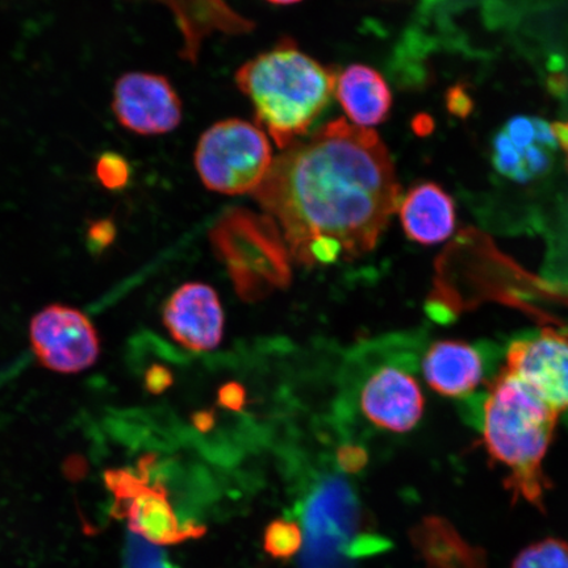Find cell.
Segmentation results:
<instances>
[{"label":"cell","instance_id":"44dd1931","mask_svg":"<svg viewBox=\"0 0 568 568\" xmlns=\"http://www.w3.org/2000/svg\"><path fill=\"white\" fill-rule=\"evenodd\" d=\"M337 464L347 474H358L368 464V454L358 445H344L337 450Z\"/></svg>","mask_w":568,"mask_h":568},{"label":"cell","instance_id":"30bf717a","mask_svg":"<svg viewBox=\"0 0 568 568\" xmlns=\"http://www.w3.org/2000/svg\"><path fill=\"white\" fill-rule=\"evenodd\" d=\"M551 125L541 118L515 116L497 132L493 145L496 172L528 183L550 172L558 149Z\"/></svg>","mask_w":568,"mask_h":568},{"label":"cell","instance_id":"52a82bcc","mask_svg":"<svg viewBox=\"0 0 568 568\" xmlns=\"http://www.w3.org/2000/svg\"><path fill=\"white\" fill-rule=\"evenodd\" d=\"M31 343L41 365L62 374L87 371L101 353L89 317L67 305H49L33 317Z\"/></svg>","mask_w":568,"mask_h":568},{"label":"cell","instance_id":"7a4b0ae2","mask_svg":"<svg viewBox=\"0 0 568 568\" xmlns=\"http://www.w3.org/2000/svg\"><path fill=\"white\" fill-rule=\"evenodd\" d=\"M558 412L515 376L503 371L488 385L483 406V444L504 468V487L514 501L545 513L551 483L544 460L556 432Z\"/></svg>","mask_w":568,"mask_h":568},{"label":"cell","instance_id":"e0dca14e","mask_svg":"<svg viewBox=\"0 0 568 568\" xmlns=\"http://www.w3.org/2000/svg\"><path fill=\"white\" fill-rule=\"evenodd\" d=\"M510 568H568V541L548 537L517 554Z\"/></svg>","mask_w":568,"mask_h":568},{"label":"cell","instance_id":"6da1fadb","mask_svg":"<svg viewBox=\"0 0 568 568\" xmlns=\"http://www.w3.org/2000/svg\"><path fill=\"white\" fill-rule=\"evenodd\" d=\"M253 196L303 264L317 239L336 240L345 260L372 252L402 187L379 134L337 119L283 149Z\"/></svg>","mask_w":568,"mask_h":568},{"label":"cell","instance_id":"d4e9b609","mask_svg":"<svg viewBox=\"0 0 568 568\" xmlns=\"http://www.w3.org/2000/svg\"><path fill=\"white\" fill-rule=\"evenodd\" d=\"M173 375L169 368L153 366L146 374V387L153 394H161L172 386Z\"/></svg>","mask_w":568,"mask_h":568},{"label":"cell","instance_id":"83f0119b","mask_svg":"<svg viewBox=\"0 0 568 568\" xmlns=\"http://www.w3.org/2000/svg\"><path fill=\"white\" fill-rule=\"evenodd\" d=\"M194 425L201 432H209L215 424V414L212 410L197 412L193 418Z\"/></svg>","mask_w":568,"mask_h":568},{"label":"cell","instance_id":"d6986e66","mask_svg":"<svg viewBox=\"0 0 568 568\" xmlns=\"http://www.w3.org/2000/svg\"><path fill=\"white\" fill-rule=\"evenodd\" d=\"M94 174L103 189L119 193L130 186L133 170L123 154L105 151L95 160Z\"/></svg>","mask_w":568,"mask_h":568},{"label":"cell","instance_id":"7c38bea8","mask_svg":"<svg viewBox=\"0 0 568 568\" xmlns=\"http://www.w3.org/2000/svg\"><path fill=\"white\" fill-rule=\"evenodd\" d=\"M424 404L414 376L395 367H383L374 374L361 395V407L368 420L395 433L414 429L422 420Z\"/></svg>","mask_w":568,"mask_h":568},{"label":"cell","instance_id":"4316f807","mask_svg":"<svg viewBox=\"0 0 568 568\" xmlns=\"http://www.w3.org/2000/svg\"><path fill=\"white\" fill-rule=\"evenodd\" d=\"M412 130L417 134V136L426 138L435 131V120L432 116L426 115V113H420L414 120H412Z\"/></svg>","mask_w":568,"mask_h":568},{"label":"cell","instance_id":"8fae6325","mask_svg":"<svg viewBox=\"0 0 568 568\" xmlns=\"http://www.w3.org/2000/svg\"><path fill=\"white\" fill-rule=\"evenodd\" d=\"M163 323L178 344L193 352L222 343L224 314L216 291L204 283H186L163 308Z\"/></svg>","mask_w":568,"mask_h":568},{"label":"cell","instance_id":"9c48e42d","mask_svg":"<svg viewBox=\"0 0 568 568\" xmlns=\"http://www.w3.org/2000/svg\"><path fill=\"white\" fill-rule=\"evenodd\" d=\"M112 111L120 125L141 136L175 130L182 122V102L166 77L125 73L113 88Z\"/></svg>","mask_w":568,"mask_h":568},{"label":"cell","instance_id":"5bb4252c","mask_svg":"<svg viewBox=\"0 0 568 568\" xmlns=\"http://www.w3.org/2000/svg\"><path fill=\"white\" fill-rule=\"evenodd\" d=\"M424 568H488L485 549L474 545L442 516H425L409 531Z\"/></svg>","mask_w":568,"mask_h":568},{"label":"cell","instance_id":"8992f818","mask_svg":"<svg viewBox=\"0 0 568 568\" xmlns=\"http://www.w3.org/2000/svg\"><path fill=\"white\" fill-rule=\"evenodd\" d=\"M154 457L142 458L139 470L115 468L104 474L113 495L112 515L124 518L128 527L149 544L172 546L202 537L205 528L194 521H180L165 486L151 481Z\"/></svg>","mask_w":568,"mask_h":568},{"label":"cell","instance_id":"484cf974","mask_svg":"<svg viewBox=\"0 0 568 568\" xmlns=\"http://www.w3.org/2000/svg\"><path fill=\"white\" fill-rule=\"evenodd\" d=\"M548 90L551 95L557 98H564L568 94V75L560 73V71H554L548 77Z\"/></svg>","mask_w":568,"mask_h":568},{"label":"cell","instance_id":"4fadbf2b","mask_svg":"<svg viewBox=\"0 0 568 568\" xmlns=\"http://www.w3.org/2000/svg\"><path fill=\"white\" fill-rule=\"evenodd\" d=\"M426 383L437 394L464 397L477 389L485 376V365L474 346L460 339L433 344L423 361Z\"/></svg>","mask_w":568,"mask_h":568},{"label":"cell","instance_id":"f1b7e54d","mask_svg":"<svg viewBox=\"0 0 568 568\" xmlns=\"http://www.w3.org/2000/svg\"><path fill=\"white\" fill-rule=\"evenodd\" d=\"M551 130L558 142V146L562 148L564 151L568 154V122L554 123L551 125Z\"/></svg>","mask_w":568,"mask_h":568},{"label":"cell","instance_id":"4dcf8cb0","mask_svg":"<svg viewBox=\"0 0 568 568\" xmlns=\"http://www.w3.org/2000/svg\"><path fill=\"white\" fill-rule=\"evenodd\" d=\"M566 169H567V172H568V154H567V159H566Z\"/></svg>","mask_w":568,"mask_h":568},{"label":"cell","instance_id":"2e32d148","mask_svg":"<svg viewBox=\"0 0 568 568\" xmlns=\"http://www.w3.org/2000/svg\"><path fill=\"white\" fill-rule=\"evenodd\" d=\"M335 94L352 124L362 128L385 122L393 106V95L385 78L361 63L337 75Z\"/></svg>","mask_w":568,"mask_h":568},{"label":"cell","instance_id":"603a6c76","mask_svg":"<svg viewBox=\"0 0 568 568\" xmlns=\"http://www.w3.org/2000/svg\"><path fill=\"white\" fill-rule=\"evenodd\" d=\"M217 400L220 406L230 410H241L245 407V388L237 382L226 383L219 389Z\"/></svg>","mask_w":568,"mask_h":568},{"label":"cell","instance_id":"3957f363","mask_svg":"<svg viewBox=\"0 0 568 568\" xmlns=\"http://www.w3.org/2000/svg\"><path fill=\"white\" fill-rule=\"evenodd\" d=\"M337 74L282 42L237 70L236 83L255 118L283 151L301 140L335 95Z\"/></svg>","mask_w":568,"mask_h":568},{"label":"cell","instance_id":"ac0fdd59","mask_svg":"<svg viewBox=\"0 0 568 568\" xmlns=\"http://www.w3.org/2000/svg\"><path fill=\"white\" fill-rule=\"evenodd\" d=\"M302 546L303 532L296 523L278 518L267 525L264 549L270 557L287 560L295 557Z\"/></svg>","mask_w":568,"mask_h":568},{"label":"cell","instance_id":"f546056e","mask_svg":"<svg viewBox=\"0 0 568 568\" xmlns=\"http://www.w3.org/2000/svg\"><path fill=\"white\" fill-rule=\"evenodd\" d=\"M267 2L274 4H294L301 2V0H267Z\"/></svg>","mask_w":568,"mask_h":568},{"label":"cell","instance_id":"277c9868","mask_svg":"<svg viewBox=\"0 0 568 568\" xmlns=\"http://www.w3.org/2000/svg\"><path fill=\"white\" fill-rule=\"evenodd\" d=\"M210 239L241 300L260 302L290 286L288 246L268 215L234 209L213 225Z\"/></svg>","mask_w":568,"mask_h":568},{"label":"cell","instance_id":"ba28073f","mask_svg":"<svg viewBox=\"0 0 568 568\" xmlns=\"http://www.w3.org/2000/svg\"><path fill=\"white\" fill-rule=\"evenodd\" d=\"M503 368L558 414L568 409V332L544 328L515 339Z\"/></svg>","mask_w":568,"mask_h":568},{"label":"cell","instance_id":"5b68a950","mask_svg":"<svg viewBox=\"0 0 568 568\" xmlns=\"http://www.w3.org/2000/svg\"><path fill=\"white\" fill-rule=\"evenodd\" d=\"M273 161L266 133L240 119L213 124L195 151V168L204 186L225 195L253 194Z\"/></svg>","mask_w":568,"mask_h":568},{"label":"cell","instance_id":"cb8c5ba5","mask_svg":"<svg viewBox=\"0 0 568 568\" xmlns=\"http://www.w3.org/2000/svg\"><path fill=\"white\" fill-rule=\"evenodd\" d=\"M115 234V224L111 219L97 220L90 224L89 241L95 247H104L112 243Z\"/></svg>","mask_w":568,"mask_h":568},{"label":"cell","instance_id":"ffe728a7","mask_svg":"<svg viewBox=\"0 0 568 568\" xmlns=\"http://www.w3.org/2000/svg\"><path fill=\"white\" fill-rule=\"evenodd\" d=\"M346 557L364 558L387 551L390 548V542L388 539L383 537L362 535L357 538H354L353 541L346 546Z\"/></svg>","mask_w":568,"mask_h":568},{"label":"cell","instance_id":"9a60e30c","mask_svg":"<svg viewBox=\"0 0 568 568\" xmlns=\"http://www.w3.org/2000/svg\"><path fill=\"white\" fill-rule=\"evenodd\" d=\"M404 232L414 243H444L456 229V205L443 187L423 182L412 187L399 205Z\"/></svg>","mask_w":568,"mask_h":568},{"label":"cell","instance_id":"7402d4cb","mask_svg":"<svg viewBox=\"0 0 568 568\" xmlns=\"http://www.w3.org/2000/svg\"><path fill=\"white\" fill-rule=\"evenodd\" d=\"M446 106L447 111L453 116L459 119H466L471 115L474 111V101L470 94H468L465 84H456L446 92Z\"/></svg>","mask_w":568,"mask_h":568}]
</instances>
